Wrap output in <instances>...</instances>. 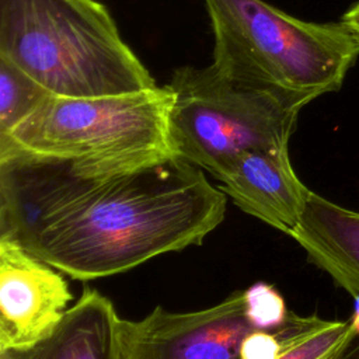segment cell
<instances>
[{
  "instance_id": "obj_9",
  "label": "cell",
  "mask_w": 359,
  "mask_h": 359,
  "mask_svg": "<svg viewBox=\"0 0 359 359\" xmlns=\"http://www.w3.org/2000/svg\"><path fill=\"white\" fill-rule=\"evenodd\" d=\"M121 321L112 302L83 287L55 331L25 349L0 352V359H121Z\"/></svg>"
},
{
  "instance_id": "obj_14",
  "label": "cell",
  "mask_w": 359,
  "mask_h": 359,
  "mask_svg": "<svg viewBox=\"0 0 359 359\" xmlns=\"http://www.w3.org/2000/svg\"><path fill=\"white\" fill-rule=\"evenodd\" d=\"M282 349L279 327L273 331L252 330L241 344V359H276Z\"/></svg>"
},
{
  "instance_id": "obj_1",
  "label": "cell",
  "mask_w": 359,
  "mask_h": 359,
  "mask_svg": "<svg viewBox=\"0 0 359 359\" xmlns=\"http://www.w3.org/2000/svg\"><path fill=\"white\" fill-rule=\"evenodd\" d=\"M226 205L223 189L180 157L91 175L63 161L0 156V238L76 280L202 244L224 220Z\"/></svg>"
},
{
  "instance_id": "obj_4",
  "label": "cell",
  "mask_w": 359,
  "mask_h": 359,
  "mask_svg": "<svg viewBox=\"0 0 359 359\" xmlns=\"http://www.w3.org/2000/svg\"><path fill=\"white\" fill-rule=\"evenodd\" d=\"M203 1L212 65L236 81L311 102L338 91L359 56V41L342 22L303 21L264 0Z\"/></svg>"
},
{
  "instance_id": "obj_2",
  "label": "cell",
  "mask_w": 359,
  "mask_h": 359,
  "mask_svg": "<svg viewBox=\"0 0 359 359\" xmlns=\"http://www.w3.org/2000/svg\"><path fill=\"white\" fill-rule=\"evenodd\" d=\"M0 57L53 95L105 97L157 86L97 0H0Z\"/></svg>"
},
{
  "instance_id": "obj_8",
  "label": "cell",
  "mask_w": 359,
  "mask_h": 359,
  "mask_svg": "<svg viewBox=\"0 0 359 359\" xmlns=\"http://www.w3.org/2000/svg\"><path fill=\"white\" fill-rule=\"evenodd\" d=\"M222 189L243 212L292 236L310 189L294 172L289 147L238 157L220 178Z\"/></svg>"
},
{
  "instance_id": "obj_5",
  "label": "cell",
  "mask_w": 359,
  "mask_h": 359,
  "mask_svg": "<svg viewBox=\"0 0 359 359\" xmlns=\"http://www.w3.org/2000/svg\"><path fill=\"white\" fill-rule=\"evenodd\" d=\"M170 137L174 154L216 180L248 151L289 147L307 100L254 87L212 63L174 70Z\"/></svg>"
},
{
  "instance_id": "obj_7",
  "label": "cell",
  "mask_w": 359,
  "mask_h": 359,
  "mask_svg": "<svg viewBox=\"0 0 359 359\" xmlns=\"http://www.w3.org/2000/svg\"><path fill=\"white\" fill-rule=\"evenodd\" d=\"M72 299L60 271L0 238V352L25 349L49 337Z\"/></svg>"
},
{
  "instance_id": "obj_10",
  "label": "cell",
  "mask_w": 359,
  "mask_h": 359,
  "mask_svg": "<svg viewBox=\"0 0 359 359\" xmlns=\"http://www.w3.org/2000/svg\"><path fill=\"white\" fill-rule=\"evenodd\" d=\"M290 237L311 262L359 300V212L311 191Z\"/></svg>"
},
{
  "instance_id": "obj_12",
  "label": "cell",
  "mask_w": 359,
  "mask_h": 359,
  "mask_svg": "<svg viewBox=\"0 0 359 359\" xmlns=\"http://www.w3.org/2000/svg\"><path fill=\"white\" fill-rule=\"evenodd\" d=\"M49 95L42 84L0 57V136L11 132Z\"/></svg>"
},
{
  "instance_id": "obj_11",
  "label": "cell",
  "mask_w": 359,
  "mask_h": 359,
  "mask_svg": "<svg viewBox=\"0 0 359 359\" xmlns=\"http://www.w3.org/2000/svg\"><path fill=\"white\" fill-rule=\"evenodd\" d=\"M282 349L276 359H334L359 334L355 314L348 320H325L289 311L279 325Z\"/></svg>"
},
{
  "instance_id": "obj_3",
  "label": "cell",
  "mask_w": 359,
  "mask_h": 359,
  "mask_svg": "<svg viewBox=\"0 0 359 359\" xmlns=\"http://www.w3.org/2000/svg\"><path fill=\"white\" fill-rule=\"evenodd\" d=\"M171 87L105 97L49 95L11 132L0 136V156L63 161L83 174H118L167 161Z\"/></svg>"
},
{
  "instance_id": "obj_16",
  "label": "cell",
  "mask_w": 359,
  "mask_h": 359,
  "mask_svg": "<svg viewBox=\"0 0 359 359\" xmlns=\"http://www.w3.org/2000/svg\"><path fill=\"white\" fill-rule=\"evenodd\" d=\"M334 359H359V334H356Z\"/></svg>"
},
{
  "instance_id": "obj_13",
  "label": "cell",
  "mask_w": 359,
  "mask_h": 359,
  "mask_svg": "<svg viewBox=\"0 0 359 359\" xmlns=\"http://www.w3.org/2000/svg\"><path fill=\"white\" fill-rule=\"evenodd\" d=\"M245 313L255 330L273 331L286 320V309L282 294L269 283L257 282L244 290Z\"/></svg>"
},
{
  "instance_id": "obj_15",
  "label": "cell",
  "mask_w": 359,
  "mask_h": 359,
  "mask_svg": "<svg viewBox=\"0 0 359 359\" xmlns=\"http://www.w3.org/2000/svg\"><path fill=\"white\" fill-rule=\"evenodd\" d=\"M344 27L359 41V3L352 6L341 18Z\"/></svg>"
},
{
  "instance_id": "obj_6",
  "label": "cell",
  "mask_w": 359,
  "mask_h": 359,
  "mask_svg": "<svg viewBox=\"0 0 359 359\" xmlns=\"http://www.w3.org/2000/svg\"><path fill=\"white\" fill-rule=\"evenodd\" d=\"M244 290L208 309L174 313L154 307L137 321H121V359H241L252 331Z\"/></svg>"
}]
</instances>
